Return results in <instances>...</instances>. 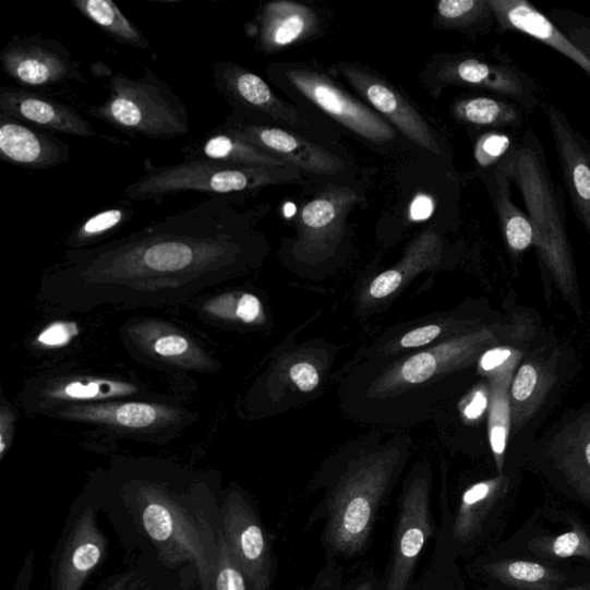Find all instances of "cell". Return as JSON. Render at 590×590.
I'll use <instances>...</instances> for the list:
<instances>
[{
	"instance_id": "cell-1",
	"label": "cell",
	"mask_w": 590,
	"mask_h": 590,
	"mask_svg": "<svg viewBox=\"0 0 590 590\" xmlns=\"http://www.w3.org/2000/svg\"><path fill=\"white\" fill-rule=\"evenodd\" d=\"M249 216L210 196L128 236L68 250L40 282L58 314L172 306L226 281L245 264Z\"/></svg>"
},
{
	"instance_id": "cell-2",
	"label": "cell",
	"mask_w": 590,
	"mask_h": 590,
	"mask_svg": "<svg viewBox=\"0 0 590 590\" xmlns=\"http://www.w3.org/2000/svg\"><path fill=\"white\" fill-rule=\"evenodd\" d=\"M81 494L106 517L127 562L145 559L190 590H210L222 535L213 477L167 460L117 458Z\"/></svg>"
},
{
	"instance_id": "cell-3",
	"label": "cell",
	"mask_w": 590,
	"mask_h": 590,
	"mask_svg": "<svg viewBox=\"0 0 590 590\" xmlns=\"http://www.w3.org/2000/svg\"><path fill=\"white\" fill-rule=\"evenodd\" d=\"M88 112L133 137L168 141L190 132L185 101L149 68H144L139 79L116 73L109 83L108 98Z\"/></svg>"
},
{
	"instance_id": "cell-4",
	"label": "cell",
	"mask_w": 590,
	"mask_h": 590,
	"mask_svg": "<svg viewBox=\"0 0 590 590\" xmlns=\"http://www.w3.org/2000/svg\"><path fill=\"white\" fill-rule=\"evenodd\" d=\"M399 460L398 450L363 456L340 479L325 527V539L334 552L354 555L368 542Z\"/></svg>"
},
{
	"instance_id": "cell-5",
	"label": "cell",
	"mask_w": 590,
	"mask_h": 590,
	"mask_svg": "<svg viewBox=\"0 0 590 590\" xmlns=\"http://www.w3.org/2000/svg\"><path fill=\"white\" fill-rule=\"evenodd\" d=\"M300 178V170L288 168L240 167L229 162L189 158L178 165L153 167L125 191L129 201H159L186 192L210 196H231L262 188L287 184Z\"/></svg>"
},
{
	"instance_id": "cell-6",
	"label": "cell",
	"mask_w": 590,
	"mask_h": 590,
	"mask_svg": "<svg viewBox=\"0 0 590 590\" xmlns=\"http://www.w3.org/2000/svg\"><path fill=\"white\" fill-rule=\"evenodd\" d=\"M109 549L96 506L80 493L49 561L51 590H84L105 565Z\"/></svg>"
},
{
	"instance_id": "cell-7",
	"label": "cell",
	"mask_w": 590,
	"mask_h": 590,
	"mask_svg": "<svg viewBox=\"0 0 590 590\" xmlns=\"http://www.w3.org/2000/svg\"><path fill=\"white\" fill-rule=\"evenodd\" d=\"M0 64L23 88H45L75 81L88 84L81 63L56 38L40 35H14L0 51Z\"/></svg>"
},
{
	"instance_id": "cell-8",
	"label": "cell",
	"mask_w": 590,
	"mask_h": 590,
	"mask_svg": "<svg viewBox=\"0 0 590 590\" xmlns=\"http://www.w3.org/2000/svg\"><path fill=\"white\" fill-rule=\"evenodd\" d=\"M221 533L245 575L250 590H269L273 580L272 549L255 507L239 490L224 493Z\"/></svg>"
},
{
	"instance_id": "cell-9",
	"label": "cell",
	"mask_w": 590,
	"mask_h": 590,
	"mask_svg": "<svg viewBox=\"0 0 590 590\" xmlns=\"http://www.w3.org/2000/svg\"><path fill=\"white\" fill-rule=\"evenodd\" d=\"M433 533L431 486L423 477L414 479L401 497L392 569L386 590H407L425 542Z\"/></svg>"
},
{
	"instance_id": "cell-10",
	"label": "cell",
	"mask_w": 590,
	"mask_h": 590,
	"mask_svg": "<svg viewBox=\"0 0 590 590\" xmlns=\"http://www.w3.org/2000/svg\"><path fill=\"white\" fill-rule=\"evenodd\" d=\"M287 76L313 105L358 135L376 144H385L396 137V132L381 117L345 94L329 77L302 69H293Z\"/></svg>"
},
{
	"instance_id": "cell-11",
	"label": "cell",
	"mask_w": 590,
	"mask_h": 590,
	"mask_svg": "<svg viewBox=\"0 0 590 590\" xmlns=\"http://www.w3.org/2000/svg\"><path fill=\"white\" fill-rule=\"evenodd\" d=\"M217 130L246 141L298 170L334 176L345 168L341 159L308 139L277 128L250 124L236 115L229 117Z\"/></svg>"
},
{
	"instance_id": "cell-12",
	"label": "cell",
	"mask_w": 590,
	"mask_h": 590,
	"mask_svg": "<svg viewBox=\"0 0 590 590\" xmlns=\"http://www.w3.org/2000/svg\"><path fill=\"white\" fill-rule=\"evenodd\" d=\"M358 201L349 188H329L303 207L296 252L308 258L328 256L345 230L346 218Z\"/></svg>"
},
{
	"instance_id": "cell-13",
	"label": "cell",
	"mask_w": 590,
	"mask_h": 590,
	"mask_svg": "<svg viewBox=\"0 0 590 590\" xmlns=\"http://www.w3.org/2000/svg\"><path fill=\"white\" fill-rule=\"evenodd\" d=\"M481 334L466 335L443 341L397 364L376 382V392L390 393L419 385L450 373L470 359L483 341Z\"/></svg>"
},
{
	"instance_id": "cell-14",
	"label": "cell",
	"mask_w": 590,
	"mask_h": 590,
	"mask_svg": "<svg viewBox=\"0 0 590 590\" xmlns=\"http://www.w3.org/2000/svg\"><path fill=\"white\" fill-rule=\"evenodd\" d=\"M0 112L50 133L85 139L98 136L89 121L75 109L26 88H0Z\"/></svg>"
},
{
	"instance_id": "cell-15",
	"label": "cell",
	"mask_w": 590,
	"mask_h": 590,
	"mask_svg": "<svg viewBox=\"0 0 590 590\" xmlns=\"http://www.w3.org/2000/svg\"><path fill=\"white\" fill-rule=\"evenodd\" d=\"M70 155L68 142L0 112V158L9 165L49 170L64 165Z\"/></svg>"
},
{
	"instance_id": "cell-16",
	"label": "cell",
	"mask_w": 590,
	"mask_h": 590,
	"mask_svg": "<svg viewBox=\"0 0 590 590\" xmlns=\"http://www.w3.org/2000/svg\"><path fill=\"white\" fill-rule=\"evenodd\" d=\"M212 73L214 87L234 110L267 115L290 127L300 124L296 110L279 99L258 75L232 62L214 63Z\"/></svg>"
},
{
	"instance_id": "cell-17",
	"label": "cell",
	"mask_w": 590,
	"mask_h": 590,
	"mask_svg": "<svg viewBox=\"0 0 590 590\" xmlns=\"http://www.w3.org/2000/svg\"><path fill=\"white\" fill-rule=\"evenodd\" d=\"M344 75L350 84L401 133L416 145L435 155L440 146L423 118L394 89L380 80L354 68H346Z\"/></svg>"
},
{
	"instance_id": "cell-18",
	"label": "cell",
	"mask_w": 590,
	"mask_h": 590,
	"mask_svg": "<svg viewBox=\"0 0 590 590\" xmlns=\"http://www.w3.org/2000/svg\"><path fill=\"white\" fill-rule=\"evenodd\" d=\"M60 418L101 423L115 429L133 432L156 430L157 426L174 420L177 410L155 402L107 401L77 404L60 407Z\"/></svg>"
},
{
	"instance_id": "cell-19",
	"label": "cell",
	"mask_w": 590,
	"mask_h": 590,
	"mask_svg": "<svg viewBox=\"0 0 590 590\" xmlns=\"http://www.w3.org/2000/svg\"><path fill=\"white\" fill-rule=\"evenodd\" d=\"M257 22L261 48L274 52L310 36L316 29L317 16L309 7L279 0L264 7Z\"/></svg>"
},
{
	"instance_id": "cell-20",
	"label": "cell",
	"mask_w": 590,
	"mask_h": 590,
	"mask_svg": "<svg viewBox=\"0 0 590 590\" xmlns=\"http://www.w3.org/2000/svg\"><path fill=\"white\" fill-rule=\"evenodd\" d=\"M442 253L441 236L433 229L426 230L411 243L398 266L381 274L372 281L370 296L374 299L392 296L407 278L437 266Z\"/></svg>"
},
{
	"instance_id": "cell-21",
	"label": "cell",
	"mask_w": 590,
	"mask_h": 590,
	"mask_svg": "<svg viewBox=\"0 0 590 590\" xmlns=\"http://www.w3.org/2000/svg\"><path fill=\"white\" fill-rule=\"evenodd\" d=\"M189 158L209 159L240 167L288 168V162L264 152L249 142L215 129L198 144L188 147Z\"/></svg>"
},
{
	"instance_id": "cell-22",
	"label": "cell",
	"mask_w": 590,
	"mask_h": 590,
	"mask_svg": "<svg viewBox=\"0 0 590 590\" xmlns=\"http://www.w3.org/2000/svg\"><path fill=\"white\" fill-rule=\"evenodd\" d=\"M72 5L118 44L140 50H150L152 45L146 35L120 11L112 0H72Z\"/></svg>"
},
{
	"instance_id": "cell-23",
	"label": "cell",
	"mask_w": 590,
	"mask_h": 590,
	"mask_svg": "<svg viewBox=\"0 0 590 590\" xmlns=\"http://www.w3.org/2000/svg\"><path fill=\"white\" fill-rule=\"evenodd\" d=\"M95 590H190L184 582L145 559L127 562L124 567L104 581Z\"/></svg>"
},
{
	"instance_id": "cell-24",
	"label": "cell",
	"mask_w": 590,
	"mask_h": 590,
	"mask_svg": "<svg viewBox=\"0 0 590 590\" xmlns=\"http://www.w3.org/2000/svg\"><path fill=\"white\" fill-rule=\"evenodd\" d=\"M501 484V479L483 481L463 493L454 523V537L458 541L467 542L479 534L498 497Z\"/></svg>"
},
{
	"instance_id": "cell-25",
	"label": "cell",
	"mask_w": 590,
	"mask_h": 590,
	"mask_svg": "<svg viewBox=\"0 0 590 590\" xmlns=\"http://www.w3.org/2000/svg\"><path fill=\"white\" fill-rule=\"evenodd\" d=\"M136 388L130 383L104 380H70L58 383L47 392V398L52 404L77 405L87 401L104 402L110 398L135 395Z\"/></svg>"
},
{
	"instance_id": "cell-26",
	"label": "cell",
	"mask_w": 590,
	"mask_h": 590,
	"mask_svg": "<svg viewBox=\"0 0 590 590\" xmlns=\"http://www.w3.org/2000/svg\"><path fill=\"white\" fill-rule=\"evenodd\" d=\"M133 215L129 207H115L89 217L70 233L65 241L68 250H83L99 245L123 228Z\"/></svg>"
},
{
	"instance_id": "cell-27",
	"label": "cell",
	"mask_w": 590,
	"mask_h": 590,
	"mask_svg": "<svg viewBox=\"0 0 590 590\" xmlns=\"http://www.w3.org/2000/svg\"><path fill=\"white\" fill-rule=\"evenodd\" d=\"M486 571L503 583L525 589L547 588L558 582L555 571L534 562H497L486 566Z\"/></svg>"
},
{
	"instance_id": "cell-28",
	"label": "cell",
	"mask_w": 590,
	"mask_h": 590,
	"mask_svg": "<svg viewBox=\"0 0 590 590\" xmlns=\"http://www.w3.org/2000/svg\"><path fill=\"white\" fill-rule=\"evenodd\" d=\"M508 22L517 29L529 35H533L547 44H553L555 48L562 49L568 55H573L583 67L590 70V63L565 43L564 38L555 37L557 34L555 27L547 22L546 17L526 4H517L507 12Z\"/></svg>"
},
{
	"instance_id": "cell-29",
	"label": "cell",
	"mask_w": 590,
	"mask_h": 590,
	"mask_svg": "<svg viewBox=\"0 0 590 590\" xmlns=\"http://www.w3.org/2000/svg\"><path fill=\"white\" fill-rule=\"evenodd\" d=\"M262 304L251 293L226 294L206 303L205 312L214 318L236 320L243 324H253L262 317Z\"/></svg>"
},
{
	"instance_id": "cell-30",
	"label": "cell",
	"mask_w": 590,
	"mask_h": 590,
	"mask_svg": "<svg viewBox=\"0 0 590 590\" xmlns=\"http://www.w3.org/2000/svg\"><path fill=\"white\" fill-rule=\"evenodd\" d=\"M508 423H510V405H508L505 395V386L496 382L493 393L490 430L492 449L499 466L506 447Z\"/></svg>"
},
{
	"instance_id": "cell-31",
	"label": "cell",
	"mask_w": 590,
	"mask_h": 590,
	"mask_svg": "<svg viewBox=\"0 0 590 590\" xmlns=\"http://www.w3.org/2000/svg\"><path fill=\"white\" fill-rule=\"evenodd\" d=\"M210 590H250L246 577L243 575L222 535Z\"/></svg>"
},
{
	"instance_id": "cell-32",
	"label": "cell",
	"mask_w": 590,
	"mask_h": 590,
	"mask_svg": "<svg viewBox=\"0 0 590 590\" xmlns=\"http://www.w3.org/2000/svg\"><path fill=\"white\" fill-rule=\"evenodd\" d=\"M456 112L470 123L490 125L499 117L501 107L491 98H475L461 104Z\"/></svg>"
},
{
	"instance_id": "cell-33",
	"label": "cell",
	"mask_w": 590,
	"mask_h": 590,
	"mask_svg": "<svg viewBox=\"0 0 590 590\" xmlns=\"http://www.w3.org/2000/svg\"><path fill=\"white\" fill-rule=\"evenodd\" d=\"M193 345L184 335L173 332L161 334L152 341V350L156 357L165 360H185Z\"/></svg>"
},
{
	"instance_id": "cell-34",
	"label": "cell",
	"mask_w": 590,
	"mask_h": 590,
	"mask_svg": "<svg viewBox=\"0 0 590 590\" xmlns=\"http://www.w3.org/2000/svg\"><path fill=\"white\" fill-rule=\"evenodd\" d=\"M551 552L559 558L574 556L590 558V540L580 529H575L556 538L551 544Z\"/></svg>"
},
{
	"instance_id": "cell-35",
	"label": "cell",
	"mask_w": 590,
	"mask_h": 590,
	"mask_svg": "<svg viewBox=\"0 0 590 590\" xmlns=\"http://www.w3.org/2000/svg\"><path fill=\"white\" fill-rule=\"evenodd\" d=\"M76 334V325L69 322H55L37 336V342L46 348H63Z\"/></svg>"
},
{
	"instance_id": "cell-36",
	"label": "cell",
	"mask_w": 590,
	"mask_h": 590,
	"mask_svg": "<svg viewBox=\"0 0 590 590\" xmlns=\"http://www.w3.org/2000/svg\"><path fill=\"white\" fill-rule=\"evenodd\" d=\"M478 3L474 0H441L437 13L445 23H458L471 15Z\"/></svg>"
},
{
	"instance_id": "cell-37",
	"label": "cell",
	"mask_w": 590,
	"mask_h": 590,
	"mask_svg": "<svg viewBox=\"0 0 590 590\" xmlns=\"http://www.w3.org/2000/svg\"><path fill=\"white\" fill-rule=\"evenodd\" d=\"M506 237L511 248L517 251L526 250L533 239L531 224L523 217L511 218L506 226Z\"/></svg>"
},
{
	"instance_id": "cell-38",
	"label": "cell",
	"mask_w": 590,
	"mask_h": 590,
	"mask_svg": "<svg viewBox=\"0 0 590 590\" xmlns=\"http://www.w3.org/2000/svg\"><path fill=\"white\" fill-rule=\"evenodd\" d=\"M491 74L492 71L490 67L478 62V60L470 59L459 63L455 70V74H446L444 76L450 77L456 75L466 84L480 85L485 83Z\"/></svg>"
},
{
	"instance_id": "cell-39",
	"label": "cell",
	"mask_w": 590,
	"mask_h": 590,
	"mask_svg": "<svg viewBox=\"0 0 590 590\" xmlns=\"http://www.w3.org/2000/svg\"><path fill=\"white\" fill-rule=\"evenodd\" d=\"M290 377L302 393L314 392L320 383V374L310 362H299L290 370Z\"/></svg>"
},
{
	"instance_id": "cell-40",
	"label": "cell",
	"mask_w": 590,
	"mask_h": 590,
	"mask_svg": "<svg viewBox=\"0 0 590 590\" xmlns=\"http://www.w3.org/2000/svg\"><path fill=\"white\" fill-rule=\"evenodd\" d=\"M442 328L437 324L424 325V327L414 329L406 334L399 341L401 349H417L430 345L440 337Z\"/></svg>"
},
{
	"instance_id": "cell-41",
	"label": "cell",
	"mask_w": 590,
	"mask_h": 590,
	"mask_svg": "<svg viewBox=\"0 0 590 590\" xmlns=\"http://www.w3.org/2000/svg\"><path fill=\"white\" fill-rule=\"evenodd\" d=\"M537 381L538 374L533 365H522L514 383V398L518 401H525L531 397L535 389Z\"/></svg>"
},
{
	"instance_id": "cell-42",
	"label": "cell",
	"mask_w": 590,
	"mask_h": 590,
	"mask_svg": "<svg viewBox=\"0 0 590 590\" xmlns=\"http://www.w3.org/2000/svg\"><path fill=\"white\" fill-rule=\"evenodd\" d=\"M508 146H510V141L506 136L492 135L486 137L478 147V159L482 161L484 156H487L486 158L498 157L507 150Z\"/></svg>"
},
{
	"instance_id": "cell-43",
	"label": "cell",
	"mask_w": 590,
	"mask_h": 590,
	"mask_svg": "<svg viewBox=\"0 0 590 590\" xmlns=\"http://www.w3.org/2000/svg\"><path fill=\"white\" fill-rule=\"evenodd\" d=\"M14 422L15 418L13 412L7 407L4 400L2 406V417H0V432H2V435H0V438H2V442H0V459L2 460L5 458L11 446Z\"/></svg>"
},
{
	"instance_id": "cell-44",
	"label": "cell",
	"mask_w": 590,
	"mask_h": 590,
	"mask_svg": "<svg viewBox=\"0 0 590 590\" xmlns=\"http://www.w3.org/2000/svg\"><path fill=\"white\" fill-rule=\"evenodd\" d=\"M435 212V201L433 196L419 193L412 201L410 207V219L413 221H423L430 219Z\"/></svg>"
},
{
	"instance_id": "cell-45",
	"label": "cell",
	"mask_w": 590,
	"mask_h": 590,
	"mask_svg": "<svg viewBox=\"0 0 590 590\" xmlns=\"http://www.w3.org/2000/svg\"><path fill=\"white\" fill-rule=\"evenodd\" d=\"M35 567V553L32 549L26 555L24 565L12 590H32Z\"/></svg>"
},
{
	"instance_id": "cell-46",
	"label": "cell",
	"mask_w": 590,
	"mask_h": 590,
	"mask_svg": "<svg viewBox=\"0 0 590 590\" xmlns=\"http://www.w3.org/2000/svg\"><path fill=\"white\" fill-rule=\"evenodd\" d=\"M487 402L490 401H487L485 392L478 390L471 398L470 402L465 406L463 416L468 420H477L481 418L486 410Z\"/></svg>"
},
{
	"instance_id": "cell-47",
	"label": "cell",
	"mask_w": 590,
	"mask_h": 590,
	"mask_svg": "<svg viewBox=\"0 0 590 590\" xmlns=\"http://www.w3.org/2000/svg\"><path fill=\"white\" fill-rule=\"evenodd\" d=\"M510 357L511 352L508 350L495 349L487 351L480 361L481 369L484 372L494 371Z\"/></svg>"
},
{
	"instance_id": "cell-48",
	"label": "cell",
	"mask_w": 590,
	"mask_h": 590,
	"mask_svg": "<svg viewBox=\"0 0 590 590\" xmlns=\"http://www.w3.org/2000/svg\"><path fill=\"white\" fill-rule=\"evenodd\" d=\"M575 184L579 195L585 200H590V170L583 165H579L574 172Z\"/></svg>"
},
{
	"instance_id": "cell-49",
	"label": "cell",
	"mask_w": 590,
	"mask_h": 590,
	"mask_svg": "<svg viewBox=\"0 0 590 590\" xmlns=\"http://www.w3.org/2000/svg\"><path fill=\"white\" fill-rule=\"evenodd\" d=\"M586 459H587L589 470H590V443L588 444L587 449H586Z\"/></svg>"
},
{
	"instance_id": "cell-50",
	"label": "cell",
	"mask_w": 590,
	"mask_h": 590,
	"mask_svg": "<svg viewBox=\"0 0 590 590\" xmlns=\"http://www.w3.org/2000/svg\"><path fill=\"white\" fill-rule=\"evenodd\" d=\"M566 590H590V586L576 587V588L566 589Z\"/></svg>"
},
{
	"instance_id": "cell-51",
	"label": "cell",
	"mask_w": 590,
	"mask_h": 590,
	"mask_svg": "<svg viewBox=\"0 0 590 590\" xmlns=\"http://www.w3.org/2000/svg\"><path fill=\"white\" fill-rule=\"evenodd\" d=\"M360 590H368V589H364V588H363V589H360Z\"/></svg>"
}]
</instances>
